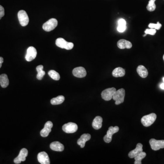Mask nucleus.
<instances>
[{"mask_svg": "<svg viewBox=\"0 0 164 164\" xmlns=\"http://www.w3.org/2000/svg\"><path fill=\"white\" fill-rule=\"evenodd\" d=\"M146 35H147L146 34H144V35H143V37H145V36H146Z\"/></svg>", "mask_w": 164, "mask_h": 164, "instance_id": "nucleus-34", "label": "nucleus"}, {"mask_svg": "<svg viewBox=\"0 0 164 164\" xmlns=\"http://www.w3.org/2000/svg\"><path fill=\"white\" fill-rule=\"evenodd\" d=\"M0 76H1V75H0Z\"/></svg>", "mask_w": 164, "mask_h": 164, "instance_id": "nucleus-37", "label": "nucleus"}, {"mask_svg": "<svg viewBox=\"0 0 164 164\" xmlns=\"http://www.w3.org/2000/svg\"><path fill=\"white\" fill-rule=\"evenodd\" d=\"M116 91V89L115 88H108L104 90L101 93L102 98L105 101L111 100Z\"/></svg>", "mask_w": 164, "mask_h": 164, "instance_id": "nucleus-7", "label": "nucleus"}, {"mask_svg": "<svg viewBox=\"0 0 164 164\" xmlns=\"http://www.w3.org/2000/svg\"><path fill=\"white\" fill-rule=\"evenodd\" d=\"M119 130V127L118 126H111L108 128V130L107 132V134L104 136L103 140L107 143L111 142L112 139V135L115 133L118 132Z\"/></svg>", "mask_w": 164, "mask_h": 164, "instance_id": "nucleus-5", "label": "nucleus"}, {"mask_svg": "<svg viewBox=\"0 0 164 164\" xmlns=\"http://www.w3.org/2000/svg\"><path fill=\"white\" fill-rule=\"evenodd\" d=\"M163 82H164V77H163Z\"/></svg>", "mask_w": 164, "mask_h": 164, "instance_id": "nucleus-36", "label": "nucleus"}, {"mask_svg": "<svg viewBox=\"0 0 164 164\" xmlns=\"http://www.w3.org/2000/svg\"><path fill=\"white\" fill-rule=\"evenodd\" d=\"M125 74V69L121 67L115 68L112 72L113 76L115 77L124 76Z\"/></svg>", "mask_w": 164, "mask_h": 164, "instance_id": "nucleus-22", "label": "nucleus"}, {"mask_svg": "<svg viewBox=\"0 0 164 164\" xmlns=\"http://www.w3.org/2000/svg\"><path fill=\"white\" fill-rule=\"evenodd\" d=\"M103 119L101 117L96 116L93 120L92 126L95 130H99L102 126Z\"/></svg>", "mask_w": 164, "mask_h": 164, "instance_id": "nucleus-19", "label": "nucleus"}, {"mask_svg": "<svg viewBox=\"0 0 164 164\" xmlns=\"http://www.w3.org/2000/svg\"><path fill=\"white\" fill-rule=\"evenodd\" d=\"M161 26H162V25L158 22H157V24L150 23L149 24L148 27L151 28H154L156 30H160L161 27Z\"/></svg>", "mask_w": 164, "mask_h": 164, "instance_id": "nucleus-29", "label": "nucleus"}, {"mask_svg": "<svg viewBox=\"0 0 164 164\" xmlns=\"http://www.w3.org/2000/svg\"><path fill=\"white\" fill-rule=\"evenodd\" d=\"M56 45L59 48L66 50L72 49L74 46L73 43L68 42L63 38H58L56 41Z\"/></svg>", "mask_w": 164, "mask_h": 164, "instance_id": "nucleus-3", "label": "nucleus"}, {"mask_svg": "<svg viewBox=\"0 0 164 164\" xmlns=\"http://www.w3.org/2000/svg\"><path fill=\"white\" fill-rule=\"evenodd\" d=\"M50 147L51 150L56 151H63L64 149L63 144L58 141L53 142L51 144Z\"/></svg>", "mask_w": 164, "mask_h": 164, "instance_id": "nucleus-18", "label": "nucleus"}, {"mask_svg": "<svg viewBox=\"0 0 164 164\" xmlns=\"http://www.w3.org/2000/svg\"><path fill=\"white\" fill-rule=\"evenodd\" d=\"M18 18L21 26L25 27L28 25L29 19L26 11L21 10L18 13Z\"/></svg>", "mask_w": 164, "mask_h": 164, "instance_id": "nucleus-6", "label": "nucleus"}, {"mask_svg": "<svg viewBox=\"0 0 164 164\" xmlns=\"http://www.w3.org/2000/svg\"><path fill=\"white\" fill-rule=\"evenodd\" d=\"M144 32L146 34H150L151 35H155L156 32V30L154 28H151V29H146L144 31Z\"/></svg>", "mask_w": 164, "mask_h": 164, "instance_id": "nucleus-30", "label": "nucleus"}, {"mask_svg": "<svg viewBox=\"0 0 164 164\" xmlns=\"http://www.w3.org/2000/svg\"><path fill=\"white\" fill-rule=\"evenodd\" d=\"M62 129L63 131L66 133L71 134L76 132L78 127L75 123L69 122L63 125Z\"/></svg>", "mask_w": 164, "mask_h": 164, "instance_id": "nucleus-9", "label": "nucleus"}, {"mask_svg": "<svg viewBox=\"0 0 164 164\" xmlns=\"http://www.w3.org/2000/svg\"><path fill=\"white\" fill-rule=\"evenodd\" d=\"M143 145L141 143H138L136 148L133 151L130 152L128 154L129 157L130 158H134L139 154L143 151Z\"/></svg>", "mask_w": 164, "mask_h": 164, "instance_id": "nucleus-16", "label": "nucleus"}, {"mask_svg": "<svg viewBox=\"0 0 164 164\" xmlns=\"http://www.w3.org/2000/svg\"><path fill=\"white\" fill-rule=\"evenodd\" d=\"M53 126V124L51 121H49L46 123L43 129L40 132V134L42 137H46L49 134L52 127Z\"/></svg>", "mask_w": 164, "mask_h": 164, "instance_id": "nucleus-12", "label": "nucleus"}, {"mask_svg": "<svg viewBox=\"0 0 164 164\" xmlns=\"http://www.w3.org/2000/svg\"><path fill=\"white\" fill-rule=\"evenodd\" d=\"M160 88H161L162 89L164 90V83H162L160 85Z\"/></svg>", "mask_w": 164, "mask_h": 164, "instance_id": "nucleus-33", "label": "nucleus"}, {"mask_svg": "<svg viewBox=\"0 0 164 164\" xmlns=\"http://www.w3.org/2000/svg\"><path fill=\"white\" fill-rule=\"evenodd\" d=\"M5 15V10L3 6L0 5V20L1 19L2 17H4Z\"/></svg>", "mask_w": 164, "mask_h": 164, "instance_id": "nucleus-31", "label": "nucleus"}, {"mask_svg": "<svg viewBox=\"0 0 164 164\" xmlns=\"http://www.w3.org/2000/svg\"><path fill=\"white\" fill-rule=\"evenodd\" d=\"M146 152H144L142 151L141 152H140L139 154L137 156H135L134 157V160H135V161H134V164H141V160H142L143 159L146 157Z\"/></svg>", "mask_w": 164, "mask_h": 164, "instance_id": "nucleus-26", "label": "nucleus"}, {"mask_svg": "<svg viewBox=\"0 0 164 164\" xmlns=\"http://www.w3.org/2000/svg\"><path fill=\"white\" fill-rule=\"evenodd\" d=\"M28 155V151L25 148H23L20 151L18 156L14 160V162L15 164H20L22 161L26 160V157Z\"/></svg>", "mask_w": 164, "mask_h": 164, "instance_id": "nucleus-11", "label": "nucleus"}, {"mask_svg": "<svg viewBox=\"0 0 164 164\" xmlns=\"http://www.w3.org/2000/svg\"><path fill=\"white\" fill-rule=\"evenodd\" d=\"M118 23L117 31L120 32H124L127 28L126 21L124 19L120 18L119 19Z\"/></svg>", "mask_w": 164, "mask_h": 164, "instance_id": "nucleus-21", "label": "nucleus"}, {"mask_svg": "<svg viewBox=\"0 0 164 164\" xmlns=\"http://www.w3.org/2000/svg\"><path fill=\"white\" fill-rule=\"evenodd\" d=\"M37 160L38 162L42 164H50L49 158L48 154L44 151L40 152L37 155Z\"/></svg>", "mask_w": 164, "mask_h": 164, "instance_id": "nucleus-14", "label": "nucleus"}, {"mask_svg": "<svg viewBox=\"0 0 164 164\" xmlns=\"http://www.w3.org/2000/svg\"><path fill=\"white\" fill-rule=\"evenodd\" d=\"M72 74L76 77L82 78L86 76L87 72L84 68L79 67L73 69L72 70Z\"/></svg>", "mask_w": 164, "mask_h": 164, "instance_id": "nucleus-13", "label": "nucleus"}, {"mask_svg": "<svg viewBox=\"0 0 164 164\" xmlns=\"http://www.w3.org/2000/svg\"><path fill=\"white\" fill-rule=\"evenodd\" d=\"M91 137V135L89 134H82L80 138L77 140V144L80 146L81 148H83L85 146V143L90 140Z\"/></svg>", "mask_w": 164, "mask_h": 164, "instance_id": "nucleus-15", "label": "nucleus"}, {"mask_svg": "<svg viewBox=\"0 0 164 164\" xmlns=\"http://www.w3.org/2000/svg\"><path fill=\"white\" fill-rule=\"evenodd\" d=\"M157 116L155 113H151L148 115L143 117L141 120V122L144 126L145 127H149L155 122Z\"/></svg>", "mask_w": 164, "mask_h": 164, "instance_id": "nucleus-1", "label": "nucleus"}, {"mask_svg": "<svg viewBox=\"0 0 164 164\" xmlns=\"http://www.w3.org/2000/svg\"><path fill=\"white\" fill-rule=\"evenodd\" d=\"M3 61H4L3 58H2V57H0V68L1 67L2 63H3Z\"/></svg>", "mask_w": 164, "mask_h": 164, "instance_id": "nucleus-32", "label": "nucleus"}, {"mask_svg": "<svg viewBox=\"0 0 164 164\" xmlns=\"http://www.w3.org/2000/svg\"><path fill=\"white\" fill-rule=\"evenodd\" d=\"M137 72L138 75L142 78H146L148 75V71L145 67L143 65H139L137 68Z\"/></svg>", "mask_w": 164, "mask_h": 164, "instance_id": "nucleus-20", "label": "nucleus"}, {"mask_svg": "<svg viewBox=\"0 0 164 164\" xmlns=\"http://www.w3.org/2000/svg\"><path fill=\"white\" fill-rule=\"evenodd\" d=\"M149 143L151 149L154 151H158L164 148V140H156L155 139H151Z\"/></svg>", "mask_w": 164, "mask_h": 164, "instance_id": "nucleus-8", "label": "nucleus"}, {"mask_svg": "<svg viewBox=\"0 0 164 164\" xmlns=\"http://www.w3.org/2000/svg\"><path fill=\"white\" fill-rule=\"evenodd\" d=\"M163 60H164V55H163Z\"/></svg>", "mask_w": 164, "mask_h": 164, "instance_id": "nucleus-35", "label": "nucleus"}, {"mask_svg": "<svg viewBox=\"0 0 164 164\" xmlns=\"http://www.w3.org/2000/svg\"><path fill=\"white\" fill-rule=\"evenodd\" d=\"M65 98L64 96L60 95L56 98H54L51 100V103L53 105H58L64 102Z\"/></svg>", "mask_w": 164, "mask_h": 164, "instance_id": "nucleus-24", "label": "nucleus"}, {"mask_svg": "<svg viewBox=\"0 0 164 164\" xmlns=\"http://www.w3.org/2000/svg\"><path fill=\"white\" fill-rule=\"evenodd\" d=\"M37 55L36 49L33 46H30L27 49L25 59L28 62H31L35 59Z\"/></svg>", "mask_w": 164, "mask_h": 164, "instance_id": "nucleus-10", "label": "nucleus"}, {"mask_svg": "<svg viewBox=\"0 0 164 164\" xmlns=\"http://www.w3.org/2000/svg\"><path fill=\"white\" fill-rule=\"evenodd\" d=\"M156 0H150L149 3L147 6V9L150 11H153L156 8V5L155 4V1Z\"/></svg>", "mask_w": 164, "mask_h": 164, "instance_id": "nucleus-28", "label": "nucleus"}, {"mask_svg": "<svg viewBox=\"0 0 164 164\" xmlns=\"http://www.w3.org/2000/svg\"><path fill=\"white\" fill-rule=\"evenodd\" d=\"M9 81L7 75L6 74H2L0 76V84L3 88H6L8 86Z\"/></svg>", "mask_w": 164, "mask_h": 164, "instance_id": "nucleus-23", "label": "nucleus"}, {"mask_svg": "<svg viewBox=\"0 0 164 164\" xmlns=\"http://www.w3.org/2000/svg\"><path fill=\"white\" fill-rule=\"evenodd\" d=\"M58 24V22L57 19L51 18L44 23L42 26V28L46 32H50L56 28Z\"/></svg>", "mask_w": 164, "mask_h": 164, "instance_id": "nucleus-4", "label": "nucleus"}, {"mask_svg": "<svg viewBox=\"0 0 164 164\" xmlns=\"http://www.w3.org/2000/svg\"><path fill=\"white\" fill-rule=\"evenodd\" d=\"M43 69H44V66L42 65H39L36 68V70L37 72V80H42L44 76L45 75V72L44 71Z\"/></svg>", "mask_w": 164, "mask_h": 164, "instance_id": "nucleus-25", "label": "nucleus"}, {"mask_svg": "<svg viewBox=\"0 0 164 164\" xmlns=\"http://www.w3.org/2000/svg\"><path fill=\"white\" fill-rule=\"evenodd\" d=\"M125 97V90L124 89H120L116 91L113 96L112 99L115 101L116 105H119L124 102Z\"/></svg>", "mask_w": 164, "mask_h": 164, "instance_id": "nucleus-2", "label": "nucleus"}, {"mask_svg": "<svg viewBox=\"0 0 164 164\" xmlns=\"http://www.w3.org/2000/svg\"><path fill=\"white\" fill-rule=\"evenodd\" d=\"M117 46L119 49H131L132 48V44L131 42L125 39H121L117 42Z\"/></svg>", "mask_w": 164, "mask_h": 164, "instance_id": "nucleus-17", "label": "nucleus"}, {"mask_svg": "<svg viewBox=\"0 0 164 164\" xmlns=\"http://www.w3.org/2000/svg\"><path fill=\"white\" fill-rule=\"evenodd\" d=\"M49 76L52 79L55 80H59L60 79V75L59 73L55 70H51L48 72Z\"/></svg>", "mask_w": 164, "mask_h": 164, "instance_id": "nucleus-27", "label": "nucleus"}]
</instances>
